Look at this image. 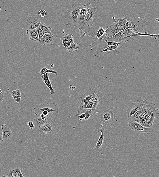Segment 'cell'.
Returning a JSON list of instances; mask_svg holds the SVG:
<instances>
[{
	"mask_svg": "<svg viewBox=\"0 0 159 177\" xmlns=\"http://www.w3.org/2000/svg\"><path fill=\"white\" fill-rule=\"evenodd\" d=\"M124 18L126 19V28H132L139 32H144L143 29L148 25L149 22L145 20L144 13H139L135 15H131L124 13Z\"/></svg>",
	"mask_w": 159,
	"mask_h": 177,
	"instance_id": "cell-1",
	"label": "cell"
},
{
	"mask_svg": "<svg viewBox=\"0 0 159 177\" xmlns=\"http://www.w3.org/2000/svg\"><path fill=\"white\" fill-rule=\"evenodd\" d=\"M140 32L133 28H126L112 37L105 38L103 41L112 42L117 43H124L133 40L138 36L137 33Z\"/></svg>",
	"mask_w": 159,
	"mask_h": 177,
	"instance_id": "cell-2",
	"label": "cell"
},
{
	"mask_svg": "<svg viewBox=\"0 0 159 177\" xmlns=\"http://www.w3.org/2000/svg\"><path fill=\"white\" fill-rule=\"evenodd\" d=\"M91 3L84 4V3L73 4L71 6L69 7L65 12L64 18L67 20V23L65 25L72 27H76L77 21L80 12V10L82 7L89 6Z\"/></svg>",
	"mask_w": 159,
	"mask_h": 177,
	"instance_id": "cell-3",
	"label": "cell"
},
{
	"mask_svg": "<svg viewBox=\"0 0 159 177\" xmlns=\"http://www.w3.org/2000/svg\"><path fill=\"white\" fill-rule=\"evenodd\" d=\"M126 20L125 18L116 19L113 24L107 26L105 30V34L103 39L105 38L112 37L126 29Z\"/></svg>",
	"mask_w": 159,
	"mask_h": 177,
	"instance_id": "cell-4",
	"label": "cell"
},
{
	"mask_svg": "<svg viewBox=\"0 0 159 177\" xmlns=\"http://www.w3.org/2000/svg\"><path fill=\"white\" fill-rule=\"evenodd\" d=\"M98 130L101 133L95 148L101 154L104 155L106 153V149L111 141V137L109 132L103 128H99Z\"/></svg>",
	"mask_w": 159,
	"mask_h": 177,
	"instance_id": "cell-5",
	"label": "cell"
},
{
	"mask_svg": "<svg viewBox=\"0 0 159 177\" xmlns=\"http://www.w3.org/2000/svg\"><path fill=\"white\" fill-rule=\"evenodd\" d=\"M31 110L33 112L35 113V115L43 111H45L49 114L50 117L52 119V117L57 116L59 113V108L58 105L55 103H47L41 104L37 108H34Z\"/></svg>",
	"mask_w": 159,
	"mask_h": 177,
	"instance_id": "cell-6",
	"label": "cell"
},
{
	"mask_svg": "<svg viewBox=\"0 0 159 177\" xmlns=\"http://www.w3.org/2000/svg\"><path fill=\"white\" fill-rule=\"evenodd\" d=\"M99 14L98 11L96 8L93 7L88 8L84 19L85 26L82 30L91 27V26L94 24V23L98 21L99 20V19L98 18Z\"/></svg>",
	"mask_w": 159,
	"mask_h": 177,
	"instance_id": "cell-7",
	"label": "cell"
},
{
	"mask_svg": "<svg viewBox=\"0 0 159 177\" xmlns=\"http://www.w3.org/2000/svg\"><path fill=\"white\" fill-rule=\"evenodd\" d=\"M148 103L147 100H143L142 97H140L134 102L130 104L128 109L126 110V113L128 115V121L130 120L132 115L139 110L142 105L145 104H147Z\"/></svg>",
	"mask_w": 159,
	"mask_h": 177,
	"instance_id": "cell-8",
	"label": "cell"
},
{
	"mask_svg": "<svg viewBox=\"0 0 159 177\" xmlns=\"http://www.w3.org/2000/svg\"><path fill=\"white\" fill-rule=\"evenodd\" d=\"M127 123L130 128L135 133L141 132L149 134L153 131L152 128H145L135 121L129 120L128 121Z\"/></svg>",
	"mask_w": 159,
	"mask_h": 177,
	"instance_id": "cell-9",
	"label": "cell"
},
{
	"mask_svg": "<svg viewBox=\"0 0 159 177\" xmlns=\"http://www.w3.org/2000/svg\"><path fill=\"white\" fill-rule=\"evenodd\" d=\"M97 89H93L92 87H90L87 92H86L82 95L81 98L82 101L79 106L80 108H86L88 104V103L91 98L93 95L96 92Z\"/></svg>",
	"mask_w": 159,
	"mask_h": 177,
	"instance_id": "cell-10",
	"label": "cell"
},
{
	"mask_svg": "<svg viewBox=\"0 0 159 177\" xmlns=\"http://www.w3.org/2000/svg\"><path fill=\"white\" fill-rule=\"evenodd\" d=\"M40 18L37 14L30 16L27 20V30L36 29L39 27L41 22Z\"/></svg>",
	"mask_w": 159,
	"mask_h": 177,
	"instance_id": "cell-11",
	"label": "cell"
},
{
	"mask_svg": "<svg viewBox=\"0 0 159 177\" xmlns=\"http://www.w3.org/2000/svg\"><path fill=\"white\" fill-rule=\"evenodd\" d=\"M88 8L87 6L82 7L80 10L79 14H78L77 21L76 27L80 30V34H81L82 29L84 26H85V23H84V19H85V15L88 12Z\"/></svg>",
	"mask_w": 159,
	"mask_h": 177,
	"instance_id": "cell-12",
	"label": "cell"
},
{
	"mask_svg": "<svg viewBox=\"0 0 159 177\" xmlns=\"http://www.w3.org/2000/svg\"><path fill=\"white\" fill-rule=\"evenodd\" d=\"M155 106V104L153 103L145 105L143 113L151 115L156 119L158 118L159 116V110L156 108Z\"/></svg>",
	"mask_w": 159,
	"mask_h": 177,
	"instance_id": "cell-13",
	"label": "cell"
},
{
	"mask_svg": "<svg viewBox=\"0 0 159 177\" xmlns=\"http://www.w3.org/2000/svg\"><path fill=\"white\" fill-rule=\"evenodd\" d=\"M124 44V43H120L114 46L105 47L104 49L99 52L98 54L101 53L108 52L109 53L113 54L115 56H116L119 53L120 50L123 47Z\"/></svg>",
	"mask_w": 159,
	"mask_h": 177,
	"instance_id": "cell-14",
	"label": "cell"
},
{
	"mask_svg": "<svg viewBox=\"0 0 159 177\" xmlns=\"http://www.w3.org/2000/svg\"><path fill=\"white\" fill-rule=\"evenodd\" d=\"M101 119L105 124L110 123L114 120V115L111 110H106L101 113Z\"/></svg>",
	"mask_w": 159,
	"mask_h": 177,
	"instance_id": "cell-15",
	"label": "cell"
},
{
	"mask_svg": "<svg viewBox=\"0 0 159 177\" xmlns=\"http://www.w3.org/2000/svg\"><path fill=\"white\" fill-rule=\"evenodd\" d=\"M56 41V38L53 35L48 34H45L41 39L39 40V43L43 45L52 44Z\"/></svg>",
	"mask_w": 159,
	"mask_h": 177,
	"instance_id": "cell-16",
	"label": "cell"
},
{
	"mask_svg": "<svg viewBox=\"0 0 159 177\" xmlns=\"http://www.w3.org/2000/svg\"><path fill=\"white\" fill-rule=\"evenodd\" d=\"M53 130V126L51 122H47L39 128L40 135L51 134Z\"/></svg>",
	"mask_w": 159,
	"mask_h": 177,
	"instance_id": "cell-17",
	"label": "cell"
},
{
	"mask_svg": "<svg viewBox=\"0 0 159 177\" xmlns=\"http://www.w3.org/2000/svg\"><path fill=\"white\" fill-rule=\"evenodd\" d=\"M49 74L47 73L44 75H41V78L43 81L44 82L46 85L47 87L49 88V90H50V93L51 95H54L55 93V90L52 87L51 82L49 78Z\"/></svg>",
	"mask_w": 159,
	"mask_h": 177,
	"instance_id": "cell-18",
	"label": "cell"
},
{
	"mask_svg": "<svg viewBox=\"0 0 159 177\" xmlns=\"http://www.w3.org/2000/svg\"><path fill=\"white\" fill-rule=\"evenodd\" d=\"M1 129L3 139H9L12 138L13 135L12 131L6 126V125L3 124L1 126Z\"/></svg>",
	"mask_w": 159,
	"mask_h": 177,
	"instance_id": "cell-19",
	"label": "cell"
},
{
	"mask_svg": "<svg viewBox=\"0 0 159 177\" xmlns=\"http://www.w3.org/2000/svg\"><path fill=\"white\" fill-rule=\"evenodd\" d=\"M26 34L29 36L30 40L39 42V36L37 30L36 29L27 30Z\"/></svg>",
	"mask_w": 159,
	"mask_h": 177,
	"instance_id": "cell-20",
	"label": "cell"
},
{
	"mask_svg": "<svg viewBox=\"0 0 159 177\" xmlns=\"http://www.w3.org/2000/svg\"><path fill=\"white\" fill-rule=\"evenodd\" d=\"M90 101L91 102L92 104L93 105V107L91 110L93 112L96 109L97 105L99 104V101H100V97H99V95L96 93H94Z\"/></svg>",
	"mask_w": 159,
	"mask_h": 177,
	"instance_id": "cell-21",
	"label": "cell"
},
{
	"mask_svg": "<svg viewBox=\"0 0 159 177\" xmlns=\"http://www.w3.org/2000/svg\"><path fill=\"white\" fill-rule=\"evenodd\" d=\"M11 95H12L15 102L18 103L21 102V98L22 97L21 92L20 90H14L11 92Z\"/></svg>",
	"mask_w": 159,
	"mask_h": 177,
	"instance_id": "cell-22",
	"label": "cell"
},
{
	"mask_svg": "<svg viewBox=\"0 0 159 177\" xmlns=\"http://www.w3.org/2000/svg\"><path fill=\"white\" fill-rule=\"evenodd\" d=\"M80 45V44L79 43H73L71 44L69 47L65 48V49L68 51V54H70L73 52L77 51L79 49Z\"/></svg>",
	"mask_w": 159,
	"mask_h": 177,
	"instance_id": "cell-23",
	"label": "cell"
},
{
	"mask_svg": "<svg viewBox=\"0 0 159 177\" xmlns=\"http://www.w3.org/2000/svg\"><path fill=\"white\" fill-rule=\"evenodd\" d=\"M40 26L42 31L45 34H48L51 35H53V34L51 32L52 28L51 27H48L44 23L41 22L40 25Z\"/></svg>",
	"mask_w": 159,
	"mask_h": 177,
	"instance_id": "cell-24",
	"label": "cell"
},
{
	"mask_svg": "<svg viewBox=\"0 0 159 177\" xmlns=\"http://www.w3.org/2000/svg\"><path fill=\"white\" fill-rule=\"evenodd\" d=\"M33 122L35 127L40 128L44 124L47 122L46 121L42 120L39 117H38L33 119Z\"/></svg>",
	"mask_w": 159,
	"mask_h": 177,
	"instance_id": "cell-25",
	"label": "cell"
},
{
	"mask_svg": "<svg viewBox=\"0 0 159 177\" xmlns=\"http://www.w3.org/2000/svg\"><path fill=\"white\" fill-rule=\"evenodd\" d=\"M136 122L138 123L141 126L147 128H152L153 124L152 123L147 122L146 119L142 120L140 118L138 119Z\"/></svg>",
	"mask_w": 159,
	"mask_h": 177,
	"instance_id": "cell-26",
	"label": "cell"
},
{
	"mask_svg": "<svg viewBox=\"0 0 159 177\" xmlns=\"http://www.w3.org/2000/svg\"><path fill=\"white\" fill-rule=\"evenodd\" d=\"M50 73L55 74L56 76L58 75V73L56 71L48 69L47 67H43L41 69L39 72V74L41 76L47 73Z\"/></svg>",
	"mask_w": 159,
	"mask_h": 177,
	"instance_id": "cell-27",
	"label": "cell"
},
{
	"mask_svg": "<svg viewBox=\"0 0 159 177\" xmlns=\"http://www.w3.org/2000/svg\"><path fill=\"white\" fill-rule=\"evenodd\" d=\"M105 30L102 27H101L99 28L98 31L96 35L94 38H97L100 40H103L102 37L105 35Z\"/></svg>",
	"mask_w": 159,
	"mask_h": 177,
	"instance_id": "cell-28",
	"label": "cell"
},
{
	"mask_svg": "<svg viewBox=\"0 0 159 177\" xmlns=\"http://www.w3.org/2000/svg\"><path fill=\"white\" fill-rule=\"evenodd\" d=\"M22 169L16 168L14 170L12 175L14 177H24V174L22 172Z\"/></svg>",
	"mask_w": 159,
	"mask_h": 177,
	"instance_id": "cell-29",
	"label": "cell"
},
{
	"mask_svg": "<svg viewBox=\"0 0 159 177\" xmlns=\"http://www.w3.org/2000/svg\"><path fill=\"white\" fill-rule=\"evenodd\" d=\"M60 40L63 41L62 45L65 48L68 47L71 44L70 42L63 36L60 38Z\"/></svg>",
	"mask_w": 159,
	"mask_h": 177,
	"instance_id": "cell-30",
	"label": "cell"
},
{
	"mask_svg": "<svg viewBox=\"0 0 159 177\" xmlns=\"http://www.w3.org/2000/svg\"><path fill=\"white\" fill-rule=\"evenodd\" d=\"M73 34L72 33L66 34V35L63 36L65 38L68 40L70 42L71 44L74 43V38L73 37Z\"/></svg>",
	"mask_w": 159,
	"mask_h": 177,
	"instance_id": "cell-31",
	"label": "cell"
},
{
	"mask_svg": "<svg viewBox=\"0 0 159 177\" xmlns=\"http://www.w3.org/2000/svg\"><path fill=\"white\" fill-rule=\"evenodd\" d=\"M141 114V113L139 110L135 113V114L132 115L130 120L137 121V119L140 117Z\"/></svg>",
	"mask_w": 159,
	"mask_h": 177,
	"instance_id": "cell-32",
	"label": "cell"
},
{
	"mask_svg": "<svg viewBox=\"0 0 159 177\" xmlns=\"http://www.w3.org/2000/svg\"><path fill=\"white\" fill-rule=\"evenodd\" d=\"M86 115V116L84 120L87 121L90 119V117L93 115V111L91 109H88L86 110L85 113Z\"/></svg>",
	"mask_w": 159,
	"mask_h": 177,
	"instance_id": "cell-33",
	"label": "cell"
},
{
	"mask_svg": "<svg viewBox=\"0 0 159 177\" xmlns=\"http://www.w3.org/2000/svg\"><path fill=\"white\" fill-rule=\"evenodd\" d=\"M36 30H37L38 36H39V40L42 37H43V36L45 34L42 31L41 27H40V26L38 27L37 28H36Z\"/></svg>",
	"mask_w": 159,
	"mask_h": 177,
	"instance_id": "cell-34",
	"label": "cell"
},
{
	"mask_svg": "<svg viewBox=\"0 0 159 177\" xmlns=\"http://www.w3.org/2000/svg\"><path fill=\"white\" fill-rule=\"evenodd\" d=\"M47 14L46 11L44 10H41L38 12V15L40 17H42V18L45 17L47 15Z\"/></svg>",
	"mask_w": 159,
	"mask_h": 177,
	"instance_id": "cell-35",
	"label": "cell"
},
{
	"mask_svg": "<svg viewBox=\"0 0 159 177\" xmlns=\"http://www.w3.org/2000/svg\"><path fill=\"white\" fill-rule=\"evenodd\" d=\"M107 43V47H109V46H112L116 45L119 43H117V42H108L107 41H104Z\"/></svg>",
	"mask_w": 159,
	"mask_h": 177,
	"instance_id": "cell-36",
	"label": "cell"
},
{
	"mask_svg": "<svg viewBox=\"0 0 159 177\" xmlns=\"http://www.w3.org/2000/svg\"><path fill=\"white\" fill-rule=\"evenodd\" d=\"M78 120L83 121L84 119L85 118L86 116V115L85 113H82L78 115Z\"/></svg>",
	"mask_w": 159,
	"mask_h": 177,
	"instance_id": "cell-37",
	"label": "cell"
},
{
	"mask_svg": "<svg viewBox=\"0 0 159 177\" xmlns=\"http://www.w3.org/2000/svg\"><path fill=\"white\" fill-rule=\"evenodd\" d=\"M27 125L30 127L31 129L32 130L34 128H35V126H34V124L33 123V122H31V121H29L27 123Z\"/></svg>",
	"mask_w": 159,
	"mask_h": 177,
	"instance_id": "cell-38",
	"label": "cell"
},
{
	"mask_svg": "<svg viewBox=\"0 0 159 177\" xmlns=\"http://www.w3.org/2000/svg\"><path fill=\"white\" fill-rule=\"evenodd\" d=\"M4 98V96L3 93L1 89H0V103L3 101Z\"/></svg>",
	"mask_w": 159,
	"mask_h": 177,
	"instance_id": "cell-39",
	"label": "cell"
},
{
	"mask_svg": "<svg viewBox=\"0 0 159 177\" xmlns=\"http://www.w3.org/2000/svg\"><path fill=\"white\" fill-rule=\"evenodd\" d=\"M93 107V105L92 104L91 102L90 101L88 103L86 107V109H92Z\"/></svg>",
	"mask_w": 159,
	"mask_h": 177,
	"instance_id": "cell-40",
	"label": "cell"
},
{
	"mask_svg": "<svg viewBox=\"0 0 159 177\" xmlns=\"http://www.w3.org/2000/svg\"><path fill=\"white\" fill-rule=\"evenodd\" d=\"M13 171H14L13 169L9 170L8 172L7 173V176L9 177H14L12 175Z\"/></svg>",
	"mask_w": 159,
	"mask_h": 177,
	"instance_id": "cell-41",
	"label": "cell"
},
{
	"mask_svg": "<svg viewBox=\"0 0 159 177\" xmlns=\"http://www.w3.org/2000/svg\"><path fill=\"white\" fill-rule=\"evenodd\" d=\"M140 118L142 120H146V116H145V115L144 114V113H142V114H141Z\"/></svg>",
	"mask_w": 159,
	"mask_h": 177,
	"instance_id": "cell-42",
	"label": "cell"
},
{
	"mask_svg": "<svg viewBox=\"0 0 159 177\" xmlns=\"http://www.w3.org/2000/svg\"><path fill=\"white\" fill-rule=\"evenodd\" d=\"M3 141V138L2 134L0 132V143H1Z\"/></svg>",
	"mask_w": 159,
	"mask_h": 177,
	"instance_id": "cell-43",
	"label": "cell"
},
{
	"mask_svg": "<svg viewBox=\"0 0 159 177\" xmlns=\"http://www.w3.org/2000/svg\"><path fill=\"white\" fill-rule=\"evenodd\" d=\"M70 88L71 90H74V89H75V86H74L72 85H70Z\"/></svg>",
	"mask_w": 159,
	"mask_h": 177,
	"instance_id": "cell-44",
	"label": "cell"
},
{
	"mask_svg": "<svg viewBox=\"0 0 159 177\" xmlns=\"http://www.w3.org/2000/svg\"><path fill=\"white\" fill-rule=\"evenodd\" d=\"M1 177H9L7 176H5V175H3V176H2Z\"/></svg>",
	"mask_w": 159,
	"mask_h": 177,
	"instance_id": "cell-45",
	"label": "cell"
},
{
	"mask_svg": "<svg viewBox=\"0 0 159 177\" xmlns=\"http://www.w3.org/2000/svg\"><path fill=\"white\" fill-rule=\"evenodd\" d=\"M156 21H158V22H159V18H158V19H156Z\"/></svg>",
	"mask_w": 159,
	"mask_h": 177,
	"instance_id": "cell-46",
	"label": "cell"
},
{
	"mask_svg": "<svg viewBox=\"0 0 159 177\" xmlns=\"http://www.w3.org/2000/svg\"><path fill=\"white\" fill-rule=\"evenodd\" d=\"M1 8L0 7V10H1Z\"/></svg>",
	"mask_w": 159,
	"mask_h": 177,
	"instance_id": "cell-47",
	"label": "cell"
}]
</instances>
